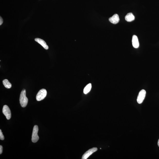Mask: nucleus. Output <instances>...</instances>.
<instances>
[{
	"instance_id": "obj_8",
	"label": "nucleus",
	"mask_w": 159,
	"mask_h": 159,
	"mask_svg": "<svg viewBox=\"0 0 159 159\" xmlns=\"http://www.w3.org/2000/svg\"><path fill=\"white\" fill-rule=\"evenodd\" d=\"M132 45L135 48H137L139 47V43L138 37L136 35L132 36Z\"/></svg>"
},
{
	"instance_id": "obj_5",
	"label": "nucleus",
	"mask_w": 159,
	"mask_h": 159,
	"mask_svg": "<svg viewBox=\"0 0 159 159\" xmlns=\"http://www.w3.org/2000/svg\"><path fill=\"white\" fill-rule=\"evenodd\" d=\"M2 112L4 115L6 116L7 119L9 120L10 119L11 117V114L10 109L8 106L6 105L3 106Z\"/></svg>"
},
{
	"instance_id": "obj_10",
	"label": "nucleus",
	"mask_w": 159,
	"mask_h": 159,
	"mask_svg": "<svg viewBox=\"0 0 159 159\" xmlns=\"http://www.w3.org/2000/svg\"><path fill=\"white\" fill-rule=\"evenodd\" d=\"M125 20L128 22H131L135 19V17L132 13H128L125 17Z\"/></svg>"
},
{
	"instance_id": "obj_6",
	"label": "nucleus",
	"mask_w": 159,
	"mask_h": 159,
	"mask_svg": "<svg viewBox=\"0 0 159 159\" xmlns=\"http://www.w3.org/2000/svg\"><path fill=\"white\" fill-rule=\"evenodd\" d=\"M97 148L96 147L93 148H92L90 149L84 153L82 157V159H87L92 154L97 151Z\"/></svg>"
},
{
	"instance_id": "obj_9",
	"label": "nucleus",
	"mask_w": 159,
	"mask_h": 159,
	"mask_svg": "<svg viewBox=\"0 0 159 159\" xmlns=\"http://www.w3.org/2000/svg\"><path fill=\"white\" fill-rule=\"evenodd\" d=\"M35 40L39 44H41L45 49L46 50L48 49V46L47 45L46 43L44 40L40 38H36L35 39Z\"/></svg>"
},
{
	"instance_id": "obj_2",
	"label": "nucleus",
	"mask_w": 159,
	"mask_h": 159,
	"mask_svg": "<svg viewBox=\"0 0 159 159\" xmlns=\"http://www.w3.org/2000/svg\"><path fill=\"white\" fill-rule=\"evenodd\" d=\"M38 127L37 125H35L33 128L32 135V141L33 143H35L38 141L39 137L38 135Z\"/></svg>"
},
{
	"instance_id": "obj_13",
	"label": "nucleus",
	"mask_w": 159,
	"mask_h": 159,
	"mask_svg": "<svg viewBox=\"0 0 159 159\" xmlns=\"http://www.w3.org/2000/svg\"><path fill=\"white\" fill-rule=\"evenodd\" d=\"M0 139L1 140H3L4 139V137L2 132L1 130H0Z\"/></svg>"
},
{
	"instance_id": "obj_1",
	"label": "nucleus",
	"mask_w": 159,
	"mask_h": 159,
	"mask_svg": "<svg viewBox=\"0 0 159 159\" xmlns=\"http://www.w3.org/2000/svg\"><path fill=\"white\" fill-rule=\"evenodd\" d=\"M19 101L21 106L23 108L26 107L27 105L28 99L26 97V91L25 89L22 90L21 92Z\"/></svg>"
},
{
	"instance_id": "obj_7",
	"label": "nucleus",
	"mask_w": 159,
	"mask_h": 159,
	"mask_svg": "<svg viewBox=\"0 0 159 159\" xmlns=\"http://www.w3.org/2000/svg\"><path fill=\"white\" fill-rule=\"evenodd\" d=\"M109 21L114 24H117L119 21L120 19L119 16L117 14H115L113 16L110 18L109 19Z\"/></svg>"
},
{
	"instance_id": "obj_12",
	"label": "nucleus",
	"mask_w": 159,
	"mask_h": 159,
	"mask_svg": "<svg viewBox=\"0 0 159 159\" xmlns=\"http://www.w3.org/2000/svg\"><path fill=\"white\" fill-rule=\"evenodd\" d=\"M92 85L91 83H89L86 86L85 88L83 90V93L85 94H87L91 90Z\"/></svg>"
},
{
	"instance_id": "obj_14",
	"label": "nucleus",
	"mask_w": 159,
	"mask_h": 159,
	"mask_svg": "<svg viewBox=\"0 0 159 159\" xmlns=\"http://www.w3.org/2000/svg\"><path fill=\"white\" fill-rule=\"evenodd\" d=\"M3 147L2 146H0V154H1L2 153Z\"/></svg>"
},
{
	"instance_id": "obj_15",
	"label": "nucleus",
	"mask_w": 159,
	"mask_h": 159,
	"mask_svg": "<svg viewBox=\"0 0 159 159\" xmlns=\"http://www.w3.org/2000/svg\"><path fill=\"white\" fill-rule=\"evenodd\" d=\"M3 23V19L2 18L0 17V26L2 25Z\"/></svg>"
},
{
	"instance_id": "obj_3",
	"label": "nucleus",
	"mask_w": 159,
	"mask_h": 159,
	"mask_svg": "<svg viewBox=\"0 0 159 159\" xmlns=\"http://www.w3.org/2000/svg\"><path fill=\"white\" fill-rule=\"evenodd\" d=\"M47 92L44 89H41L39 91L36 96V100L37 101H41L45 98L47 96Z\"/></svg>"
},
{
	"instance_id": "obj_11",
	"label": "nucleus",
	"mask_w": 159,
	"mask_h": 159,
	"mask_svg": "<svg viewBox=\"0 0 159 159\" xmlns=\"http://www.w3.org/2000/svg\"><path fill=\"white\" fill-rule=\"evenodd\" d=\"M4 86L7 88H10L12 87V84L7 79H5L3 81Z\"/></svg>"
},
{
	"instance_id": "obj_16",
	"label": "nucleus",
	"mask_w": 159,
	"mask_h": 159,
	"mask_svg": "<svg viewBox=\"0 0 159 159\" xmlns=\"http://www.w3.org/2000/svg\"><path fill=\"white\" fill-rule=\"evenodd\" d=\"M158 146H159V140H158Z\"/></svg>"
},
{
	"instance_id": "obj_4",
	"label": "nucleus",
	"mask_w": 159,
	"mask_h": 159,
	"mask_svg": "<svg viewBox=\"0 0 159 159\" xmlns=\"http://www.w3.org/2000/svg\"><path fill=\"white\" fill-rule=\"evenodd\" d=\"M146 92L144 90H142L139 92L137 98V102L139 104H141L144 100L145 97Z\"/></svg>"
}]
</instances>
